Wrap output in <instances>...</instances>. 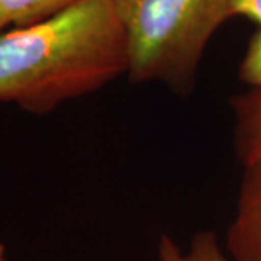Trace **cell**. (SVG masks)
Returning a JSON list of instances; mask_svg holds the SVG:
<instances>
[{
  "instance_id": "7",
  "label": "cell",
  "mask_w": 261,
  "mask_h": 261,
  "mask_svg": "<svg viewBox=\"0 0 261 261\" xmlns=\"http://www.w3.org/2000/svg\"><path fill=\"white\" fill-rule=\"evenodd\" d=\"M240 79L248 87H261V28L250 39L240 65Z\"/></svg>"
},
{
  "instance_id": "5",
  "label": "cell",
  "mask_w": 261,
  "mask_h": 261,
  "mask_svg": "<svg viewBox=\"0 0 261 261\" xmlns=\"http://www.w3.org/2000/svg\"><path fill=\"white\" fill-rule=\"evenodd\" d=\"M157 261H232L214 231L195 233L187 248L180 247L170 235L161 233L157 244Z\"/></svg>"
},
{
  "instance_id": "6",
  "label": "cell",
  "mask_w": 261,
  "mask_h": 261,
  "mask_svg": "<svg viewBox=\"0 0 261 261\" xmlns=\"http://www.w3.org/2000/svg\"><path fill=\"white\" fill-rule=\"evenodd\" d=\"M77 0H0V32L41 22Z\"/></svg>"
},
{
  "instance_id": "9",
  "label": "cell",
  "mask_w": 261,
  "mask_h": 261,
  "mask_svg": "<svg viewBox=\"0 0 261 261\" xmlns=\"http://www.w3.org/2000/svg\"><path fill=\"white\" fill-rule=\"evenodd\" d=\"M0 261H10L9 257H8V252H6V248L2 243H0Z\"/></svg>"
},
{
  "instance_id": "3",
  "label": "cell",
  "mask_w": 261,
  "mask_h": 261,
  "mask_svg": "<svg viewBox=\"0 0 261 261\" xmlns=\"http://www.w3.org/2000/svg\"><path fill=\"white\" fill-rule=\"evenodd\" d=\"M225 250L232 261H261V160L244 166Z\"/></svg>"
},
{
  "instance_id": "1",
  "label": "cell",
  "mask_w": 261,
  "mask_h": 261,
  "mask_svg": "<svg viewBox=\"0 0 261 261\" xmlns=\"http://www.w3.org/2000/svg\"><path fill=\"white\" fill-rule=\"evenodd\" d=\"M115 0H77L58 13L0 32V102L44 115L126 74Z\"/></svg>"
},
{
  "instance_id": "4",
  "label": "cell",
  "mask_w": 261,
  "mask_h": 261,
  "mask_svg": "<svg viewBox=\"0 0 261 261\" xmlns=\"http://www.w3.org/2000/svg\"><path fill=\"white\" fill-rule=\"evenodd\" d=\"M235 149L243 166L261 160V87H248L231 102Z\"/></svg>"
},
{
  "instance_id": "8",
  "label": "cell",
  "mask_w": 261,
  "mask_h": 261,
  "mask_svg": "<svg viewBox=\"0 0 261 261\" xmlns=\"http://www.w3.org/2000/svg\"><path fill=\"white\" fill-rule=\"evenodd\" d=\"M232 16H245L261 28V0H232Z\"/></svg>"
},
{
  "instance_id": "2",
  "label": "cell",
  "mask_w": 261,
  "mask_h": 261,
  "mask_svg": "<svg viewBox=\"0 0 261 261\" xmlns=\"http://www.w3.org/2000/svg\"><path fill=\"white\" fill-rule=\"evenodd\" d=\"M132 83L189 92L206 45L232 18V0H115Z\"/></svg>"
}]
</instances>
